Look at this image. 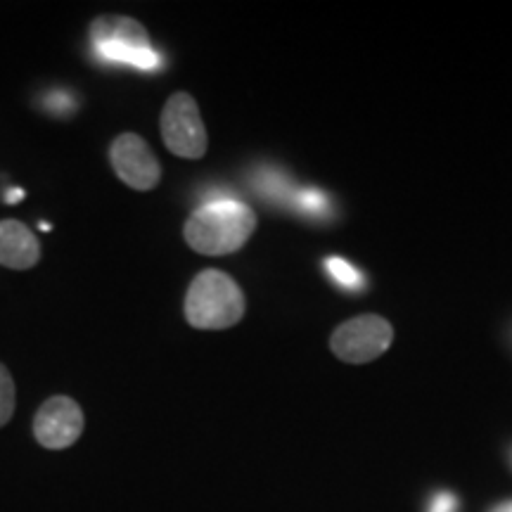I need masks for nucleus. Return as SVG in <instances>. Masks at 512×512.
<instances>
[{"label":"nucleus","instance_id":"f257e3e1","mask_svg":"<svg viewBox=\"0 0 512 512\" xmlns=\"http://www.w3.org/2000/svg\"><path fill=\"white\" fill-rule=\"evenodd\" d=\"M256 230V214L245 202L238 200H211L192 211L185 221V242L195 252L207 256L233 254L247 245Z\"/></svg>","mask_w":512,"mask_h":512},{"label":"nucleus","instance_id":"f03ea898","mask_svg":"<svg viewBox=\"0 0 512 512\" xmlns=\"http://www.w3.org/2000/svg\"><path fill=\"white\" fill-rule=\"evenodd\" d=\"M245 294L233 278L221 271L195 275L185 294V320L197 330H226L245 316Z\"/></svg>","mask_w":512,"mask_h":512},{"label":"nucleus","instance_id":"7ed1b4c3","mask_svg":"<svg viewBox=\"0 0 512 512\" xmlns=\"http://www.w3.org/2000/svg\"><path fill=\"white\" fill-rule=\"evenodd\" d=\"M91 43L95 53L112 62L136 64L140 69L157 67L150 34L138 19L124 15H102L91 24Z\"/></svg>","mask_w":512,"mask_h":512},{"label":"nucleus","instance_id":"20e7f679","mask_svg":"<svg viewBox=\"0 0 512 512\" xmlns=\"http://www.w3.org/2000/svg\"><path fill=\"white\" fill-rule=\"evenodd\" d=\"M159 128H162L164 145L169 147L176 157L202 159L207 155V128H204L200 107H197L192 95H171L162 110Z\"/></svg>","mask_w":512,"mask_h":512},{"label":"nucleus","instance_id":"39448f33","mask_svg":"<svg viewBox=\"0 0 512 512\" xmlns=\"http://www.w3.org/2000/svg\"><path fill=\"white\" fill-rule=\"evenodd\" d=\"M394 339V328L389 320L375 313L351 318L332 332L330 349L332 354L347 363H368L382 356Z\"/></svg>","mask_w":512,"mask_h":512},{"label":"nucleus","instance_id":"423d86ee","mask_svg":"<svg viewBox=\"0 0 512 512\" xmlns=\"http://www.w3.org/2000/svg\"><path fill=\"white\" fill-rule=\"evenodd\" d=\"M83 425V411L72 396H50L36 411L34 437L43 448L62 451L79 441Z\"/></svg>","mask_w":512,"mask_h":512},{"label":"nucleus","instance_id":"0eeeda50","mask_svg":"<svg viewBox=\"0 0 512 512\" xmlns=\"http://www.w3.org/2000/svg\"><path fill=\"white\" fill-rule=\"evenodd\" d=\"M110 162L128 188L147 192L162 181V166L152 155L150 145L136 133H121L110 145Z\"/></svg>","mask_w":512,"mask_h":512},{"label":"nucleus","instance_id":"6e6552de","mask_svg":"<svg viewBox=\"0 0 512 512\" xmlns=\"http://www.w3.org/2000/svg\"><path fill=\"white\" fill-rule=\"evenodd\" d=\"M41 259V242L22 221H0V266L27 271Z\"/></svg>","mask_w":512,"mask_h":512},{"label":"nucleus","instance_id":"1a4fd4ad","mask_svg":"<svg viewBox=\"0 0 512 512\" xmlns=\"http://www.w3.org/2000/svg\"><path fill=\"white\" fill-rule=\"evenodd\" d=\"M323 266H325V273L330 275L332 283L342 287L344 292L358 294L366 290V275L358 271L354 264H349L344 256H328Z\"/></svg>","mask_w":512,"mask_h":512},{"label":"nucleus","instance_id":"9d476101","mask_svg":"<svg viewBox=\"0 0 512 512\" xmlns=\"http://www.w3.org/2000/svg\"><path fill=\"white\" fill-rule=\"evenodd\" d=\"M15 380H12L10 370L0 363V427H5L15 413Z\"/></svg>","mask_w":512,"mask_h":512},{"label":"nucleus","instance_id":"9b49d317","mask_svg":"<svg viewBox=\"0 0 512 512\" xmlns=\"http://www.w3.org/2000/svg\"><path fill=\"white\" fill-rule=\"evenodd\" d=\"M460 503L458 496L451 494V491H439V494L432 496L430 505H427V512H458Z\"/></svg>","mask_w":512,"mask_h":512},{"label":"nucleus","instance_id":"f8f14e48","mask_svg":"<svg viewBox=\"0 0 512 512\" xmlns=\"http://www.w3.org/2000/svg\"><path fill=\"white\" fill-rule=\"evenodd\" d=\"M491 512H512V501H505L501 505H496V508Z\"/></svg>","mask_w":512,"mask_h":512},{"label":"nucleus","instance_id":"ddd939ff","mask_svg":"<svg viewBox=\"0 0 512 512\" xmlns=\"http://www.w3.org/2000/svg\"><path fill=\"white\" fill-rule=\"evenodd\" d=\"M510 458H512V453H510Z\"/></svg>","mask_w":512,"mask_h":512}]
</instances>
